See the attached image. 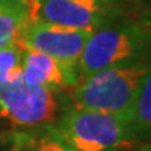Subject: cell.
I'll return each instance as SVG.
<instances>
[{
  "mask_svg": "<svg viewBox=\"0 0 151 151\" xmlns=\"http://www.w3.org/2000/svg\"><path fill=\"white\" fill-rule=\"evenodd\" d=\"M151 60V21L127 17L94 31L84 46L77 67L84 80L106 67L148 63Z\"/></svg>",
  "mask_w": 151,
  "mask_h": 151,
  "instance_id": "obj_1",
  "label": "cell"
},
{
  "mask_svg": "<svg viewBox=\"0 0 151 151\" xmlns=\"http://www.w3.org/2000/svg\"><path fill=\"white\" fill-rule=\"evenodd\" d=\"M150 63L106 67L71 88L74 108L120 115L129 119Z\"/></svg>",
  "mask_w": 151,
  "mask_h": 151,
  "instance_id": "obj_2",
  "label": "cell"
},
{
  "mask_svg": "<svg viewBox=\"0 0 151 151\" xmlns=\"http://www.w3.org/2000/svg\"><path fill=\"white\" fill-rule=\"evenodd\" d=\"M130 0H27L29 21L97 31L127 17L141 16Z\"/></svg>",
  "mask_w": 151,
  "mask_h": 151,
  "instance_id": "obj_3",
  "label": "cell"
},
{
  "mask_svg": "<svg viewBox=\"0 0 151 151\" xmlns=\"http://www.w3.org/2000/svg\"><path fill=\"white\" fill-rule=\"evenodd\" d=\"M53 126L74 151H119L133 140L129 119L120 115L69 108Z\"/></svg>",
  "mask_w": 151,
  "mask_h": 151,
  "instance_id": "obj_4",
  "label": "cell"
},
{
  "mask_svg": "<svg viewBox=\"0 0 151 151\" xmlns=\"http://www.w3.org/2000/svg\"><path fill=\"white\" fill-rule=\"evenodd\" d=\"M53 92L29 86L22 78L0 86V118L20 127H38L56 122L60 104Z\"/></svg>",
  "mask_w": 151,
  "mask_h": 151,
  "instance_id": "obj_5",
  "label": "cell"
},
{
  "mask_svg": "<svg viewBox=\"0 0 151 151\" xmlns=\"http://www.w3.org/2000/svg\"><path fill=\"white\" fill-rule=\"evenodd\" d=\"M91 35L92 31L88 29H77L28 20L18 35L17 43L21 49L37 50L63 63L77 66Z\"/></svg>",
  "mask_w": 151,
  "mask_h": 151,
  "instance_id": "obj_6",
  "label": "cell"
},
{
  "mask_svg": "<svg viewBox=\"0 0 151 151\" xmlns=\"http://www.w3.org/2000/svg\"><path fill=\"white\" fill-rule=\"evenodd\" d=\"M22 81L53 92L71 90L80 81L78 67L37 50L22 49Z\"/></svg>",
  "mask_w": 151,
  "mask_h": 151,
  "instance_id": "obj_7",
  "label": "cell"
},
{
  "mask_svg": "<svg viewBox=\"0 0 151 151\" xmlns=\"http://www.w3.org/2000/svg\"><path fill=\"white\" fill-rule=\"evenodd\" d=\"M129 124L134 139L151 136V65L129 113Z\"/></svg>",
  "mask_w": 151,
  "mask_h": 151,
  "instance_id": "obj_8",
  "label": "cell"
},
{
  "mask_svg": "<svg viewBox=\"0 0 151 151\" xmlns=\"http://www.w3.org/2000/svg\"><path fill=\"white\" fill-rule=\"evenodd\" d=\"M28 20L27 7L0 10V49L17 42L18 35Z\"/></svg>",
  "mask_w": 151,
  "mask_h": 151,
  "instance_id": "obj_9",
  "label": "cell"
},
{
  "mask_svg": "<svg viewBox=\"0 0 151 151\" xmlns=\"http://www.w3.org/2000/svg\"><path fill=\"white\" fill-rule=\"evenodd\" d=\"M22 78V49L14 42L0 49V86Z\"/></svg>",
  "mask_w": 151,
  "mask_h": 151,
  "instance_id": "obj_10",
  "label": "cell"
},
{
  "mask_svg": "<svg viewBox=\"0 0 151 151\" xmlns=\"http://www.w3.org/2000/svg\"><path fill=\"white\" fill-rule=\"evenodd\" d=\"M31 151H74L62 137H60L53 126H49L46 133L34 139L29 143Z\"/></svg>",
  "mask_w": 151,
  "mask_h": 151,
  "instance_id": "obj_11",
  "label": "cell"
},
{
  "mask_svg": "<svg viewBox=\"0 0 151 151\" xmlns=\"http://www.w3.org/2000/svg\"><path fill=\"white\" fill-rule=\"evenodd\" d=\"M27 7V0H0V10L1 9H21Z\"/></svg>",
  "mask_w": 151,
  "mask_h": 151,
  "instance_id": "obj_12",
  "label": "cell"
},
{
  "mask_svg": "<svg viewBox=\"0 0 151 151\" xmlns=\"http://www.w3.org/2000/svg\"><path fill=\"white\" fill-rule=\"evenodd\" d=\"M130 1H134V3H141L140 0H130Z\"/></svg>",
  "mask_w": 151,
  "mask_h": 151,
  "instance_id": "obj_13",
  "label": "cell"
}]
</instances>
